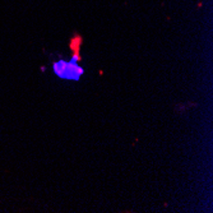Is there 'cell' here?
Wrapping results in <instances>:
<instances>
[{"label": "cell", "mask_w": 213, "mask_h": 213, "mask_svg": "<svg viewBox=\"0 0 213 213\" xmlns=\"http://www.w3.org/2000/svg\"><path fill=\"white\" fill-rule=\"evenodd\" d=\"M54 73L61 79H69V81H79V78L84 74V69L77 64V61H64L59 60L52 65Z\"/></svg>", "instance_id": "cell-1"}, {"label": "cell", "mask_w": 213, "mask_h": 213, "mask_svg": "<svg viewBox=\"0 0 213 213\" xmlns=\"http://www.w3.org/2000/svg\"><path fill=\"white\" fill-rule=\"evenodd\" d=\"M82 44H83L82 36L75 35L74 37L70 38V42H69V47H70V51H72V60L73 61L78 63L82 59V56H81V46H82Z\"/></svg>", "instance_id": "cell-2"}]
</instances>
